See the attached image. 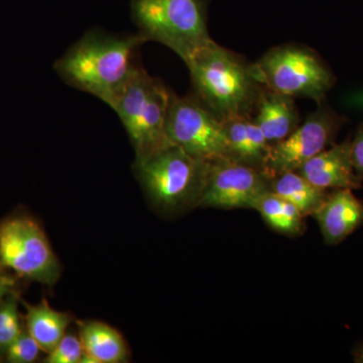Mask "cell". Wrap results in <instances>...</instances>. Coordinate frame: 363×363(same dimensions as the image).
Instances as JSON below:
<instances>
[{
	"label": "cell",
	"instance_id": "obj_18",
	"mask_svg": "<svg viewBox=\"0 0 363 363\" xmlns=\"http://www.w3.org/2000/svg\"><path fill=\"white\" fill-rule=\"evenodd\" d=\"M252 209L259 211L267 225L274 231L289 236L301 235L305 233V217L300 210L271 191L260 196Z\"/></svg>",
	"mask_w": 363,
	"mask_h": 363
},
{
	"label": "cell",
	"instance_id": "obj_11",
	"mask_svg": "<svg viewBox=\"0 0 363 363\" xmlns=\"http://www.w3.org/2000/svg\"><path fill=\"white\" fill-rule=\"evenodd\" d=\"M305 179L323 190L362 188V181L355 173L351 160V138L331 145L319 152L298 169Z\"/></svg>",
	"mask_w": 363,
	"mask_h": 363
},
{
	"label": "cell",
	"instance_id": "obj_16",
	"mask_svg": "<svg viewBox=\"0 0 363 363\" xmlns=\"http://www.w3.org/2000/svg\"><path fill=\"white\" fill-rule=\"evenodd\" d=\"M79 338L85 352L98 363H123L128 360V348L121 333L104 322L78 321Z\"/></svg>",
	"mask_w": 363,
	"mask_h": 363
},
{
	"label": "cell",
	"instance_id": "obj_8",
	"mask_svg": "<svg viewBox=\"0 0 363 363\" xmlns=\"http://www.w3.org/2000/svg\"><path fill=\"white\" fill-rule=\"evenodd\" d=\"M166 133L169 142L196 159L208 162L229 159L223 123L196 98L171 92Z\"/></svg>",
	"mask_w": 363,
	"mask_h": 363
},
{
	"label": "cell",
	"instance_id": "obj_19",
	"mask_svg": "<svg viewBox=\"0 0 363 363\" xmlns=\"http://www.w3.org/2000/svg\"><path fill=\"white\" fill-rule=\"evenodd\" d=\"M20 302L18 293L14 292L0 304V357H4L9 346L23 330L18 311Z\"/></svg>",
	"mask_w": 363,
	"mask_h": 363
},
{
	"label": "cell",
	"instance_id": "obj_10",
	"mask_svg": "<svg viewBox=\"0 0 363 363\" xmlns=\"http://www.w3.org/2000/svg\"><path fill=\"white\" fill-rule=\"evenodd\" d=\"M271 178L262 169L223 159L210 162L206 185L199 206L218 209L252 208L271 191Z\"/></svg>",
	"mask_w": 363,
	"mask_h": 363
},
{
	"label": "cell",
	"instance_id": "obj_20",
	"mask_svg": "<svg viewBox=\"0 0 363 363\" xmlns=\"http://www.w3.org/2000/svg\"><path fill=\"white\" fill-rule=\"evenodd\" d=\"M40 352L43 351L39 344L28 333L26 328H23L20 336L6 350L4 358L9 363H32L39 358Z\"/></svg>",
	"mask_w": 363,
	"mask_h": 363
},
{
	"label": "cell",
	"instance_id": "obj_5",
	"mask_svg": "<svg viewBox=\"0 0 363 363\" xmlns=\"http://www.w3.org/2000/svg\"><path fill=\"white\" fill-rule=\"evenodd\" d=\"M171 92L160 79L138 65L112 108L130 138L135 161L171 143L166 133Z\"/></svg>",
	"mask_w": 363,
	"mask_h": 363
},
{
	"label": "cell",
	"instance_id": "obj_12",
	"mask_svg": "<svg viewBox=\"0 0 363 363\" xmlns=\"http://www.w3.org/2000/svg\"><path fill=\"white\" fill-rule=\"evenodd\" d=\"M328 245H337L363 225V201L350 189H335L312 215Z\"/></svg>",
	"mask_w": 363,
	"mask_h": 363
},
{
	"label": "cell",
	"instance_id": "obj_7",
	"mask_svg": "<svg viewBox=\"0 0 363 363\" xmlns=\"http://www.w3.org/2000/svg\"><path fill=\"white\" fill-rule=\"evenodd\" d=\"M0 264L20 278L52 286L62 267L44 229L28 216H13L0 224Z\"/></svg>",
	"mask_w": 363,
	"mask_h": 363
},
{
	"label": "cell",
	"instance_id": "obj_9",
	"mask_svg": "<svg viewBox=\"0 0 363 363\" xmlns=\"http://www.w3.org/2000/svg\"><path fill=\"white\" fill-rule=\"evenodd\" d=\"M345 117L328 106H320L288 138L271 145L264 172L271 178L298 171L303 164L334 145Z\"/></svg>",
	"mask_w": 363,
	"mask_h": 363
},
{
	"label": "cell",
	"instance_id": "obj_6",
	"mask_svg": "<svg viewBox=\"0 0 363 363\" xmlns=\"http://www.w3.org/2000/svg\"><path fill=\"white\" fill-rule=\"evenodd\" d=\"M252 66L267 89L293 98H311L318 104L335 84V75L324 60L305 45L272 48Z\"/></svg>",
	"mask_w": 363,
	"mask_h": 363
},
{
	"label": "cell",
	"instance_id": "obj_15",
	"mask_svg": "<svg viewBox=\"0 0 363 363\" xmlns=\"http://www.w3.org/2000/svg\"><path fill=\"white\" fill-rule=\"evenodd\" d=\"M26 307V328L39 344L44 353L51 352L55 346L65 336L73 316L70 313L52 309L47 298L37 305H30L21 301Z\"/></svg>",
	"mask_w": 363,
	"mask_h": 363
},
{
	"label": "cell",
	"instance_id": "obj_3",
	"mask_svg": "<svg viewBox=\"0 0 363 363\" xmlns=\"http://www.w3.org/2000/svg\"><path fill=\"white\" fill-rule=\"evenodd\" d=\"M210 162L196 159L174 143L135 162V171L150 201L160 211L178 213L199 206Z\"/></svg>",
	"mask_w": 363,
	"mask_h": 363
},
{
	"label": "cell",
	"instance_id": "obj_14",
	"mask_svg": "<svg viewBox=\"0 0 363 363\" xmlns=\"http://www.w3.org/2000/svg\"><path fill=\"white\" fill-rule=\"evenodd\" d=\"M223 124L229 159L264 171L271 145L252 117H233Z\"/></svg>",
	"mask_w": 363,
	"mask_h": 363
},
{
	"label": "cell",
	"instance_id": "obj_4",
	"mask_svg": "<svg viewBox=\"0 0 363 363\" xmlns=\"http://www.w3.org/2000/svg\"><path fill=\"white\" fill-rule=\"evenodd\" d=\"M131 14L147 42L166 45L185 64L214 42L208 32L206 0H133Z\"/></svg>",
	"mask_w": 363,
	"mask_h": 363
},
{
	"label": "cell",
	"instance_id": "obj_22",
	"mask_svg": "<svg viewBox=\"0 0 363 363\" xmlns=\"http://www.w3.org/2000/svg\"><path fill=\"white\" fill-rule=\"evenodd\" d=\"M351 160L355 173L363 182V123L358 125L354 138L351 140Z\"/></svg>",
	"mask_w": 363,
	"mask_h": 363
},
{
	"label": "cell",
	"instance_id": "obj_24",
	"mask_svg": "<svg viewBox=\"0 0 363 363\" xmlns=\"http://www.w3.org/2000/svg\"><path fill=\"white\" fill-rule=\"evenodd\" d=\"M353 362L363 363V343H358L352 350Z\"/></svg>",
	"mask_w": 363,
	"mask_h": 363
},
{
	"label": "cell",
	"instance_id": "obj_17",
	"mask_svg": "<svg viewBox=\"0 0 363 363\" xmlns=\"http://www.w3.org/2000/svg\"><path fill=\"white\" fill-rule=\"evenodd\" d=\"M271 192L279 195L300 210L303 216H312L326 199V190L316 187L297 171L271 177Z\"/></svg>",
	"mask_w": 363,
	"mask_h": 363
},
{
	"label": "cell",
	"instance_id": "obj_23",
	"mask_svg": "<svg viewBox=\"0 0 363 363\" xmlns=\"http://www.w3.org/2000/svg\"><path fill=\"white\" fill-rule=\"evenodd\" d=\"M14 292H18L16 277L9 274L6 267L0 264V304Z\"/></svg>",
	"mask_w": 363,
	"mask_h": 363
},
{
	"label": "cell",
	"instance_id": "obj_21",
	"mask_svg": "<svg viewBox=\"0 0 363 363\" xmlns=\"http://www.w3.org/2000/svg\"><path fill=\"white\" fill-rule=\"evenodd\" d=\"M83 353H84V348L79 336L73 333H66L65 336L55 346L54 350L48 353L44 362L80 363Z\"/></svg>",
	"mask_w": 363,
	"mask_h": 363
},
{
	"label": "cell",
	"instance_id": "obj_2",
	"mask_svg": "<svg viewBox=\"0 0 363 363\" xmlns=\"http://www.w3.org/2000/svg\"><path fill=\"white\" fill-rule=\"evenodd\" d=\"M186 65L196 99L219 121L252 117L266 89L255 76L252 64L214 40Z\"/></svg>",
	"mask_w": 363,
	"mask_h": 363
},
{
	"label": "cell",
	"instance_id": "obj_13",
	"mask_svg": "<svg viewBox=\"0 0 363 363\" xmlns=\"http://www.w3.org/2000/svg\"><path fill=\"white\" fill-rule=\"evenodd\" d=\"M253 119L269 145L288 138L300 125V114L294 98L264 89L260 95Z\"/></svg>",
	"mask_w": 363,
	"mask_h": 363
},
{
	"label": "cell",
	"instance_id": "obj_1",
	"mask_svg": "<svg viewBox=\"0 0 363 363\" xmlns=\"http://www.w3.org/2000/svg\"><path fill=\"white\" fill-rule=\"evenodd\" d=\"M147 40L140 33H85L55 63L59 77L71 87L88 93L113 108L136 63V51Z\"/></svg>",
	"mask_w": 363,
	"mask_h": 363
}]
</instances>
